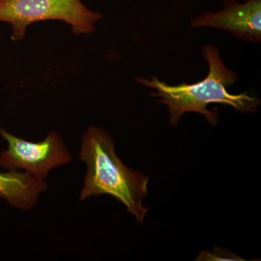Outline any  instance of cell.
Listing matches in <instances>:
<instances>
[{"mask_svg": "<svg viewBox=\"0 0 261 261\" xmlns=\"http://www.w3.org/2000/svg\"><path fill=\"white\" fill-rule=\"evenodd\" d=\"M202 53L210 70L205 80L197 83L171 86L156 77H152L151 80L137 79L139 83L157 91L152 96L159 97V102L168 106L170 124L176 126L185 113H198L203 115L211 125L216 126L218 114L207 110L211 103L227 105L240 112L256 111L260 104L257 98L247 94H232L228 92L226 87L234 83L238 76L225 66L219 50L214 46L207 45L203 47Z\"/></svg>", "mask_w": 261, "mask_h": 261, "instance_id": "obj_2", "label": "cell"}, {"mask_svg": "<svg viewBox=\"0 0 261 261\" xmlns=\"http://www.w3.org/2000/svg\"><path fill=\"white\" fill-rule=\"evenodd\" d=\"M79 159L87 168L80 201L92 196H112L142 224L149 211L142 204L149 178L122 163L111 136L99 127H89L82 135Z\"/></svg>", "mask_w": 261, "mask_h": 261, "instance_id": "obj_1", "label": "cell"}, {"mask_svg": "<svg viewBox=\"0 0 261 261\" xmlns=\"http://www.w3.org/2000/svg\"><path fill=\"white\" fill-rule=\"evenodd\" d=\"M0 136L8 145L0 153V166L8 171L22 170L38 179L45 180L51 170L71 162V154L56 132L38 142L19 138L1 127Z\"/></svg>", "mask_w": 261, "mask_h": 261, "instance_id": "obj_4", "label": "cell"}, {"mask_svg": "<svg viewBox=\"0 0 261 261\" xmlns=\"http://www.w3.org/2000/svg\"><path fill=\"white\" fill-rule=\"evenodd\" d=\"M47 188L45 180L38 179L24 171L8 170L0 172V198L21 211H30L35 207Z\"/></svg>", "mask_w": 261, "mask_h": 261, "instance_id": "obj_6", "label": "cell"}, {"mask_svg": "<svg viewBox=\"0 0 261 261\" xmlns=\"http://www.w3.org/2000/svg\"><path fill=\"white\" fill-rule=\"evenodd\" d=\"M191 25L222 29L232 33L242 40L260 42L261 0H247L243 4L237 0H225L221 11L204 13L194 19Z\"/></svg>", "mask_w": 261, "mask_h": 261, "instance_id": "obj_5", "label": "cell"}, {"mask_svg": "<svg viewBox=\"0 0 261 261\" xmlns=\"http://www.w3.org/2000/svg\"><path fill=\"white\" fill-rule=\"evenodd\" d=\"M102 17L81 0H0V22L11 25L15 41L23 39L29 25L42 20H62L75 34H90Z\"/></svg>", "mask_w": 261, "mask_h": 261, "instance_id": "obj_3", "label": "cell"}, {"mask_svg": "<svg viewBox=\"0 0 261 261\" xmlns=\"http://www.w3.org/2000/svg\"><path fill=\"white\" fill-rule=\"evenodd\" d=\"M196 260H244L241 257L231 253L225 252L219 247H216L214 252L204 251L200 252Z\"/></svg>", "mask_w": 261, "mask_h": 261, "instance_id": "obj_7", "label": "cell"}]
</instances>
